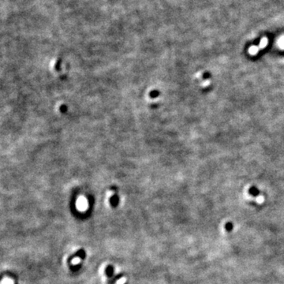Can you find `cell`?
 Returning <instances> with one entry per match:
<instances>
[{
  "label": "cell",
  "mask_w": 284,
  "mask_h": 284,
  "mask_svg": "<svg viewBox=\"0 0 284 284\" xmlns=\"http://www.w3.org/2000/svg\"><path fill=\"white\" fill-rule=\"evenodd\" d=\"M256 200H257V202L258 203V204H262V203L265 201V197H263L262 195H260V196H258V197H257Z\"/></svg>",
  "instance_id": "obj_2"
},
{
  "label": "cell",
  "mask_w": 284,
  "mask_h": 284,
  "mask_svg": "<svg viewBox=\"0 0 284 284\" xmlns=\"http://www.w3.org/2000/svg\"><path fill=\"white\" fill-rule=\"evenodd\" d=\"M268 39L266 36H264L261 40L260 42L259 45L257 46H251L248 48V54L250 55H256L260 50L264 49L266 47L268 46Z\"/></svg>",
  "instance_id": "obj_1"
}]
</instances>
